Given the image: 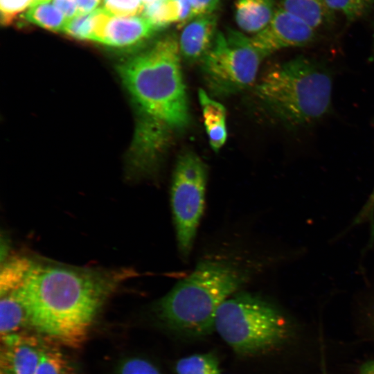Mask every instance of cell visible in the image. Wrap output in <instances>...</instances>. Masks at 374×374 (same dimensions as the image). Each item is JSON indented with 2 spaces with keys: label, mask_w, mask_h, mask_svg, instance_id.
Here are the masks:
<instances>
[{
  "label": "cell",
  "mask_w": 374,
  "mask_h": 374,
  "mask_svg": "<svg viewBox=\"0 0 374 374\" xmlns=\"http://www.w3.org/2000/svg\"><path fill=\"white\" fill-rule=\"evenodd\" d=\"M53 3L70 19L78 15L75 0H51Z\"/></svg>",
  "instance_id": "f1b7e54d"
},
{
  "label": "cell",
  "mask_w": 374,
  "mask_h": 374,
  "mask_svg": "<svg viewBox=\"0 0 374 374\" xmlns=\"http://www.w3.org/2000/svg\"><path fill=\"white\" fill-rule=\"evenodd\" d=\"M215 13L195 17L183 28L179 39L181 57L188 62L201 61L211 49L217 33Z\"/></svg>",
  "instance_id": "8fae6325"
},
{
  "label": "cell",
  "mask_w": 374,
  "mask_h": 374,
  "mask_svg": "<svg viewBox=\"0 0 374 374\" xmlns=\"http://www.w3.org/2000/svg\"><path fill=\"white\" fill-rule=\"evenodd\" d=\"M332 93L329 69L301 55L272 66L256 88L270 114L292 130L311 127L326 117L332 110Z\"/></svg>",
  "instance_id": "277c9868"
},
{
  "label": "cell",
  "mask_w": 374,
  "mask_h": 374,
  "mask_svg": "<svg viewBox=\"0 0 374 374\" xmlns=\"http://www.w3.org/2000/svg\"><path fill=\"white\" fill-rule=\"evenodd\" d=\"M278 8L299 18L316 31L329 21L333 12L326 0H278Z\"/></svg>",
  "instance_id": "5bb4252c"
},
{
  "label": "cell",
  "mask_w": 374,
  "mask_h": 374,
  "mask_svg": "<svg viewBox=\"0 0 374 374\" xmlns=\"http://www.w3.org/2000/svg\"><path fill=\"white\" fill-rule=\"evenodd\" d=\"M373 55H374V17H373Z\"/></svg>",
  "instance_id": "1f68e13d"
},
{
  "label": "cell",
  "mask_w": 374,
  "mask_h": 374,
  "mask_svg": "<svg viewBox=\"0 0 374 374\" xmlns=\"http://www.w3.org/2000/svg\"><path fill=\"white\" fill-rule=\"evenodd\" d=\"M249 269L222 258L201 260L152 307L157 323L186 338H201L215 331L217 311L250 278Z\"/></svg>",
  "instance_id": "3957f363"
},
{
  "label": "cell",
  "mask_w": 374,
  "mask_h": 374,
  "mask_svg": "<svg viewBox=\"0 0 374 374\" xmlns=\"http://www.w3.org/2000/svg\"><path fill=\"white\" fill-rule=\"evenodd\" d=\"M316 38L315 30L278 8L266 27L251 37V40L265 57L282 48L309 45Z\"/></svg>",
  "instance_id": "ba28073f"
},
{
  "label": "cell",
  "mask_w": 374,
  "mask_h": 374,
  "mask_svg": "<svg viewBox=\"0 0 374 374\" xmlns=\"http://www.w3.org/2000/svg\"><path fill=\"white\" fill-rule=\"evenodd\" d=\"M1 374H7V373L4 372L3 371L1 370Z\"/></svg>",
  "instance_id": "836d02e7"
},
{
  "label": "cell",
  "mask_w": 374,
  "mask_h": 374,
  "mask_svg": "<svg viewBox=\"0 0 374 374\" xmlns=\"http://www.w3.org/2000/svg\"><path fill=\"white\" fill-rule=\"evenodd\" d=\"M101 0H75L78 14L89 13L95 10Z\"/></svg>",
  "instance_id": "f546056e"
},
{
  "label": "cell",
  "mask_w": 374,
  "mask_h": 374,
  "mask_svg": "<svg viewBox=\"0 0 374 374\" xmlns=\"http://www.w3.org/2000/svg\"><path fill=\"white\" fill-rule=\"evenodd\" d=\"M215 331L238 355L254 357L285 344L292 327L282 310L265 298L236 292L218 308Z\"/></svg>",
  "instance_id": "5b68a950"
},
{
  "label": "cell",
  "mask_w": 374,
  "mask_h": 374,
  "mask_svg": "<svg viewBox=\"0 0 374 374\" xmlns=\"http://www.w3.org/2000/svg\"><path fill=\"white\" fill-rule=\"evenodd\" d=\"M265 57L251 37L234 30L218 31L213 45L201 60L206 84L217 96H228L251 86Z\"/></svg>",
  "instance_id": "8992f818"
},
{
  "label": "cell",
  "mask_w": 374,
  "mask_h": 374,
  "mask_svg": "<svg viewBox=\"0 0 374 374\" xmlns=\"http://www.w3.org/2000/svg\"><path fill=\"white\" fill-rule=\"evenodd\" d=\"M359 374H374V360L363 364L360 367Z\"/></svg>",
  "instance_id": "4dcf8cb0"
},
{
  "label": "cell",
  "mask_w": 374,
  "mask_h": 374,
  "mask_svg": "<svg viewBox=\"0 0 374 374\" xmlns=\"http://www.w3.org/2000/svg\"><path fill=\"white\" fill-rule=\"evenodd\" d=\"M276 10L274 0H236L235 21L243 31L256 34L269 23Z\"/></svg>",
  "instance_id": "7c38bea8"
},
{
  "label": "cell",
  "mask_w": 374,
  "mask_h": 374,
  "mask_svg": "<svg viewBox=\"0 0 374 374\" xmlns=\"http://www.w3.org/2000/svg\"><path fill=\"white\" fill-rule=\"evenodd\" d=\"M364 222L370 223L371 242H373L374 240V188L362 210L355 217L353 224H358Z\"/></svg>",
  "instance_id": "484cf974"
},
{
  "label": "cell",
  "mask_w": 374,
  "mask_h": 374,
  "mask_svg": "<svg viewBox=\"0 0 374 374\" xmlns=\"http://www.w3.org/2000/svg\"><path fill=\"white\" fill-rule=\"evenodd\" d=\"M191 19L215 13L221 0H190Z\"/></svg>",
  "instance_id": "4316f807"
},
{
  "label": "cell",
  "mask_w": 374,
  "mask_h": 374,
  "mask_svg": "<svg viewBox=\"0 0 374 374\" xmlns=\"http://www.w3.org/2000/svg\"><path fill=\"white\" fill-rule=\"evenodd\" d=\"M116 374H162L160 370L149 360L132 357L124 359L117 368Z\"/></svg>",
  "instance_id": "cb8c5ba5"
},
{
  "label": "cell",
  "mask_w": 374,
  "mask_h": 374,
  "mask_svg": "<svg viewBox=\"0 0 374 374\" xmlns=\"http://www.w3.org/2000/svg\"><path fill=\"white\" fill-rule=\"evenodd\" d=\"M34 0H0L1 21L8 25Z\"/></svg>",
  "instance_id": "d4e9b609"
},
{
  "label": "cell",
  "mask_w": 374,
  "mask_h": 374,
  "mask_svg": "<svg viewBox=\"0 0 374 374\" xmlns=\"http://www.w3.org/2000/svg\"><path fill=\"white\" fill-rule=\"evenodd\" d=\"M100 8L84 14H78L68 19L62 33L82 40L92 41Z\"/></svg>",
  "instance_id": "ffe728a7"
},
{
  "label": "cell",
  "mask_w": 374,
  "mask_h": 374,
  "mask_svg": "<svg viewBox=\"0 0 374 374\" xmlns=\"http://www.w3.org/2000/svg\"><path fill=\"white\" fill-rule=\"evenodd\" d=\"M158 0H143L144 3Z\"/></svg>",
  "instance_id": "d6a6232c"
},
{
  "label": "cell",
  "mask_w": 374,
  "mask_h": 374,
  "mask_svg": "<svg viewBox=\"0 0 374 374\" xmlns=\"http://www.w3.org/2000/svg\"><path fill=\"white\" fill-rule=\"evenodd\" d=\"M178 17V25L184 26L191 19L190 0H172Z\"/></svg>",
  "instance_id": "83f0119b"
},
{
  "label": "cell",
  "mask_w": 374,
  "mask_h": 374,
  "mask_svg": "<svg viewBox=\"0 0 374 374\" xmlns=\"http://www.w3.org/2000/svg\"><path fill=\"white\" fill-rule=\"evenodd\" d=\"M28 324L26 312L21 301L13 293L1 296L0 332L1 337L17 334Z\"/></svg>",
  "instance_id": "2e32d148"
},
{
  "label": "cell",
  "mask_w": 374,
  "mask_h": 374,
  "mask_svg": "<svg viewBox=\"0 0 374 374\" xmlns=\"http://www.w3.org/2000/svg\"><path fill=\"white\" fill-rule=\"evenodd\" d=\"M334 12L342 15L348 21H354L374 9V0H326Z\"/></svg>",
  "instance_id": "7402d4cb"
},
{
  "label": "cell",
  "mask_w": 374,
  "mask_h": 374,
  "mask_svg": "<svg viewBox=\"0 0 374 374\" xmlns=\"http://www.w3.org/2000/svg\"><path fill=\"white\" fill-rule=\"evenodd\" d=\"M102 8L110 15L130 17L141 14L143 0H103Z\"/></svg>",
  "instance_id": "603a6c76"
},
{
  "label": "cell",
  "mask_w": 374,
  "mask_h": 374,
  "mask_svg": "<svg viewBox=\"0 0 374 374\" xmlns=\"http://www.w3.org/2000/svg\"><path fill=\"white\" fill-rule=\"evenodd\" d=\"M35 374H76L66 357L54 348L46 347Z\"/></svg>",
  "instance_id": "44dd1931"
},
{
  "label": "cell",
  "mask_w": 374,
  "mask_h": 374,
  "mask_svg": "<svg viewBox=\"0 0 374 374\" xmlns=\"http://www.w3.org/2000/svg\"><path fill=\"white\" fill-rule=\"evenodd\" d=\"M179 39L167 34L118 68L139 112L134 163L154 172L161 157L190 121Z\"/></svg>",
  "instance_id": "7a4b0ae2"
},
{
  "label": "cell",
  "mask_w": 374,
  "mask_h": 374,
  "mask_svg": "<svg viewBox=\"0 0 374 374\" xmlns=\"http://www.w3.org/2000/svg\"><path fill=\"white\" fill-rule=\"evenodd\" d=\"M141 15L162 30L171 24L178 23L172 0H158L145 3Z\"/></svg>",
  "instance_id": "d6986e66"
},
{
  "label": "cell",
  "mask_w": 374,
  "mask_h": 374,
  "mask_svg": "<svg viewBox=\"0 0 374 374\" xmlns=\"http://www.w3.org/2000/svg\"><path fill=\"white\" fill-rule=\"evenodd\" d=\"M45 348L31 335L17 333L3 337L1 370L7 374H35Z\"/></svg>",
  "instance_id": "30bf717a"
},
{
  "label": "cell",
  "mask_w": 374,
  "mask_h": 374,
  "mask_svg": "<svg viewBox=\"0 0 374 374\" xmlns=\"http://www.w3.org/2000/svg\"><path fill=\"white\" fill-rule=\"evenodd\" d=\"M21 17L28 22L55 32H63L68 20L51 0H34Z\"/></svg>",
  "instance_id": "9a60e30c"
},
{
  "label": "cell",
  "mask_w": 374,
  "mask_h": 374,
  "mask_svg": "<svg viewBox=\"0 0 374 374\" xmlns=\"http://www.w3.org/2000/svg\"><path fill=\"white\" fill-rule=\"evenodd\" d=\"M132 275L127 269H82L34 262L13 293L25 308L28 325L62 345L78 348L106 299Z\"/></svg>",
  "instance_id": "6da1fadb"
},
{
  "label": "cell",
  "mask_w": 374,
  "mask_h": 374,
  "mask_svg": "<svg viewBox=\"0 0 374 374\" xmlns=\"http://www.w3.org/2000/svg\"><path fill=\"white\" fill-rule=\"evenodd\" d=\"M33 261L28 258L16 256L6 262L0 274L1 296L13 292L24 283Z\"/></svg>",
  "instance_id": "e0dca14e"
},
{
  "label": "cell",
  "mask_w": 374,
  "mask_h": 374,
  "mask_svg": "<svg viewBox=\"0 0 374 374\" xmlns=\"http://www.w3.org/2000/svg\"><path fill=\"white\" fill-rule=\"evenodd\" d=\"M198 98L210 145L215 152H217L227 138L226 109L202 89L198 91Z\"/></svg>",
  "instance_id": "4fadbf2b"
},
{
  "label": "cell",
  "mask_w": 374,
  "mask_h": 374,
  "mask_svg": "<svg viewBox=\"0 0 374 374\" xmlns=\"http://www.w3.org/2000/svg\"><path fill=\"white\" fill-rule=\"evenodd\" d=\"M176 374H221L218 357L213 353L193 354L177 360Z\"/></svg>",
  "instance_id": "ac0fdd59"
},
{
  "label": "cell",
  "mask_w": 374,
  "mask_h": 374,
  "mask_svg": "<svg viewBox=\"0 0 374 374\" xmlns=\"http://www.w3.org/2000/svg\"><path fill=\"white\" fill-rule=\"evenodd\" d=\"M161 30L141 15L117 17L101 7L92 41L115 48L133 47Z\"/></svg>",
  "instance_id": "9c48e42d"
},
{
  "label": "cell",
  "mask_w": 374,
  "mask_h": 374,
  "mask_svg": "<svg viewBox=\"0 0 374 374\" xmlns=\"http://www.w3.org/2000/svg\"><path fill=\"white\" fill-rule=\"evenodd\" d=\"M208 169L194 152L181 154L175 164L171 184L172 217L179 251L189 256L204 208Z\"/></svg>",
  "instance_id": "52a82bcc"
}]
</instances>
